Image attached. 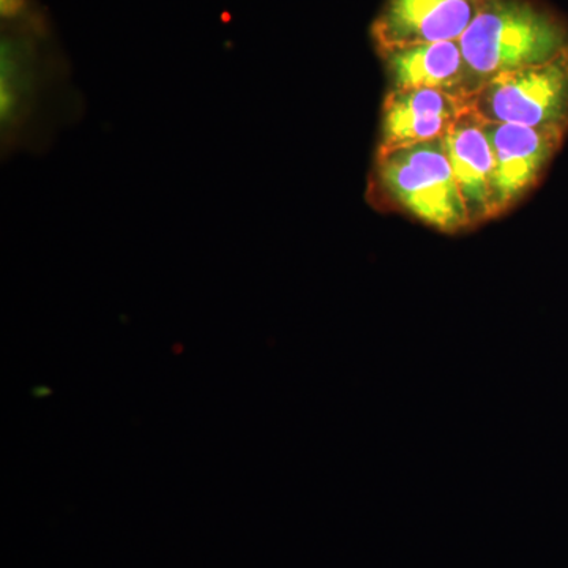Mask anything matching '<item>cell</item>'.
<instances>
[{
    "mask_svg": "<svg viewBox=\"0 0 568 568\" xmlns=\"http://www.w3.org/2000/svg\"><path fill=\"white\" fill-rule=\"evenodd\" d=\"M459 41L467 103L488 81L552 61L568 50V28L530 0H484Z\"/></svg>",
    "mask_w": 568,
    "mask_h": 568,
    "instance_id": "cell-1",
    "label": "cell"
},
{
    "mask_svg": "<svg viewBox=\"0 0 568 568\" xmlns=\"http://www.w3.org/2000/svg\"><path fill=\"white\" fill-rule=\"evenodd\" d=\"M377 181L392 203L422 223L447 234L470 227L444 138L377 153Z\"/></svg>",
    "mask_w": 568,
    "mask_h": 568,
    "instance_id": "cell-2",
    "label": "cell"
},
{
    "mask_svg": "<svg viewBox=\"0 0 568 568\" xmlns=\"http://www.w3.org/2000/svg\"><path fill=\"white\" fill-rule=\"evenodd\" d=\"M467 108L481 122L568 129V50L488 81Z\"/></svg>",
    "mask_w": 568,
    "mask_h": 568,
    "instance_id": "cell-3",
    "label": "cell"
},
{
    "mask_svg": "<svg viewBox=\"0 0 568 568\" xmlns=\"http://www.w3.org/2000/svg\"><path fill=\"white\" fill-rule=\"evenodd\" d=\"M493 152L489 219L510 211L536 185L566 136L560 126L481 122Z\"/></svg>",
    "mask_w": 568,
    "mask_h": 568,
    "instance_id": "cell-4",
    "label": "cell"
},
{
    "mask_svg": "<svg viewBox=\"0 0 568 568\" xmlns=\"http://www.w3.org/2000/svg\"><path fill=\"white\" fill-rule=\"evenodd\" d=\"M484 0H386L373 22L377 50L457 41L477 17Z\"/></svg>",
    "mask_w": 568,
    "mask_h": 568,
    "instance_id": "cell-5",
    "label": "cell"
},
{
    "mask_svg": "<svg viewBox=\"0 0 568 568\" xmlns=\"http://www.w3.org/2000/svg\"><path fill=\"white\" fill-rule=\"evenodd\" d=\"M466 110L462 100L436 89H390L384 102L377 153L440 140Z\"/></svg>",
    "mask_w": 568,
    "mask_h": 568,
    "instance_id": "cell-6",
    "label": "cell"
},
{
    "mask_svg": "<svg viewBox=\"0 0 568 568\" xmlns=\"http://www.w3.org/2000/svg\"><path fill=\"white\" fill-rule=\"evenodd\" d=\"M392 89H436L467 106V71L459 41L410 44L379 51Z\"/></svg>",
    "mask_w": 568,
    "mask_h": 568,
    "instance_id": "cell-7",
    "label": "cell"
},
{
    "mask_svg": "<svg viewBox=\"0 0 568 568\" xmlns=\"http://www.w3.org/2000/svg\"><path fill=\"white\" fill-rule=\"evenodd\" d=\"M446 152L459 193L465 201L470 227L488 222L493 152L480 119L467 108L448 130Z\"/></svg>",
    "mask_w": 568,
    "mask_h": 568,
    "instance_id": "cell-8",
    "label": "cell"
}]
</instances>
